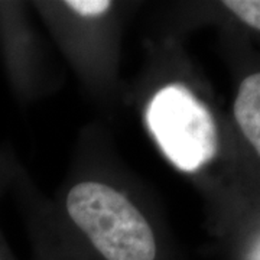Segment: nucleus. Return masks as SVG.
Masks as SVG:
<instances>
[{"label": "nucleus", "instance_id": "4", "mask_svg": "<svg viewBox=\"0 0 260 260\" xmlns=\"http://www.w3.org/2000/svg\"><path fill=\"white\" fill-rule=\"evenodd\" d=\"M223 6L244 25L260 32V0H225Z\"/></svg>", "mask_w": 260, "mask_h": 260}, {"label": "nucleus", "instance_id": "3", "mask_svg": "<svg viewBox=\"0 0 260 260\" xmlns=\"http://www.w3.org/2000/svg\"><path fill=\"white\" fill-rule=\"evenodd\" d=\"M236 124L260 159V71L243 78L233 103Z\"/></svg>", "mask_w": 260, "mask_h": 260}, {"label": "nucleus", "instance_id": "1", "mask_svg": "<svg viewBox=\"0 0 260 260\" xmlns=\"http://www.w3.org/2000/svg\"><path fill=\"white\" fill-rule=\"evenodd\" d=\"M67 210L104 260H158L155 234L124 195L100 182H80Z\"/></svg>", "mask_w": 260, "mask_h": 260}, {"label": "nucleus", "instance_id": "2", "mask_svg": "<svg viewBox=\"0 0 260 260\" xmlns=\"http://www.w3.org/2000/svg\"><path fill=\"white\" fill-rule=\"evenodd\" d=\"M146 123L159 148L178 169L195 172L218 152V132L204 103L181 84L160 88L146 110Z\"/></svg>", "mask_w": 260, "mask_h": 260}, {"label": "nucleus", "instance_id": "5", "mask_svg": "<svg viewBox=\"0 0 260 260\" xmlns=\"http://www.w3.org/2000/svg\"><path fill=\"white\" fill-rule=\"evenodd\" d=\"M65 6H68L75 13H78L83 18H93L100 16L110 9L112 2L109 0H68L65 2Z\"/></svg>", "mask_w": 260, "mask_h": 260}]
</instances>
